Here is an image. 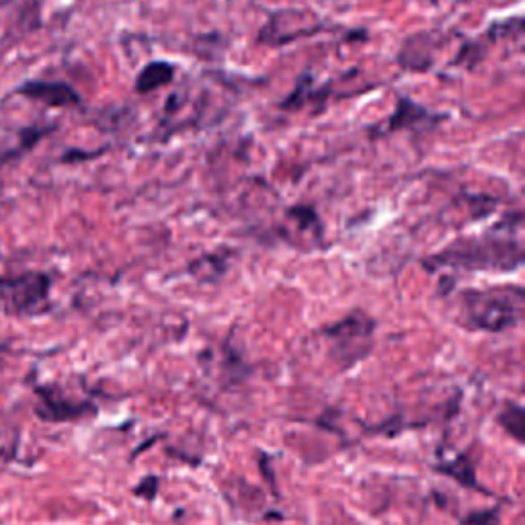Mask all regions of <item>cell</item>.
Returning <instances> with one entry per match:
<instances>
[{
	"instance_id": "7a4b0ae2",
	"label": "cell",
	"mask_w": 525,
	"mask_h": 525,
	"mask_svg": "<svg viewBox=\"0 0 525 525\" xmlns=\"http://www.w3.org/2000/svg\"><path fill=\"white\" fill-rule=\"evenodd\" d=\"M523 316L521 288L468 289L462 294V323L477 331L499 332L511 329Z\"/></svg>"
},
{
	"instance_id": "3957f363",
	"label": "cell",
	"mask_w": 525,
	"mask_h": 525,
	"mask_svg": "<svg viewBox=\"0 0 525 525\" xmlns=\"http://www.w3.org/2000/svg\"><path fill=\"white\" fill-rule=\"evenodd\" d=\"M374 326L372 318L366 316L364 312H353L337 324L326 326L324 335L332 343V356L345 366L366 357L372 349Z\"/></svg>"
},
{
	"instance_id": "277c9868",
	"label": "cell",
	"mask_w": 525,
	"mask_h": 525,
	"mask_svg": "<svg viewBox=\"0 0 525 525\" xmlns=\"http://www.w3.org/2000/svg\"><path fill=\"white\" fill-rule=\"evenodd\" d=\"M49 278L44 273H27L15 280H0V308L6 312H31L46 302Z\"/></svg>"
},
{
	"instance_id": "ba28073f",
	"label": "cell",
	"mask_w": 525,
	"mask_h": 525,
	"mask_svg": "<svg viewBox=\"0 0 525 525\" xmlns=\"http://www.w3.org/2000/svg\"><path fill=\"white\" fill-rule=\"evenodd\" d=\"M462 3H468V0H462Z\"/></svg>"
},
{
	"instance_id": "52a82bcc",
	"label": "cell",
	"mask_w": 525,
	"mask_h": 525,
	"mask_svg": "<svg viewBox=\"0 0 525 525\" xmlns=\"http://www.w3.org/2000/svg\"><path fill=\"white\" fill-rule=\"evenodd\" d=\"M81 409L82 407H74V404L54 400L46 396V404L39 409V417L47 418V421H64V418H73L76 415H81Z\"/></svg>"
},
{
	"instance_id": "6da1fadb",
	"label": "cell",
	"mask_w": 525,
	"mask_h": 525,
	"mask_svg": "<svg viewBox=\"0 0 525 525\" xmlns=\"http://www.w3.org/2000/svg\"><path fill=\"white\" fill-rule=\"evenodd\" d=\"M523 248L520 238L499 237V228L478 238H464L429 261V267L448 265L462 269H503L511 271L521 265Z\"/></svg>"
},
{
	"instance_id": "5b68a950",
	"label": "cell",
	"mask_w": 525,
	"mask_h": 525,
	"mask_svg": "<svg viewBox=\"0 0 525 525\" xmlns=\"http://www.w3.org/2000/svg\"><path fill=\"white\" fill-rule=\"evenodd\" d=\"M17 90L21 95L33 99V101L49 105V108H68V105L81 103V97L76 95V90L64 82L30 81L21 84Z\"/></svg>"
},
{
	"instance_id": "8992f818",
	"label": "cell",
	"mask_w": 525,
	"mask_h": 525,
	"mask_svg": "<svg viewBox=\"0 0 525 525\" xmlns=\"http://www.w3.org/2000/svg\"><path fill=\"white\" fill-rule=\"evenodd\" d=\"M175 78V66L168 62H151L146 68H142L138 74L136 89L138 93H152L156 89L167 87Z\"/></svg>"
}]
</instances>
